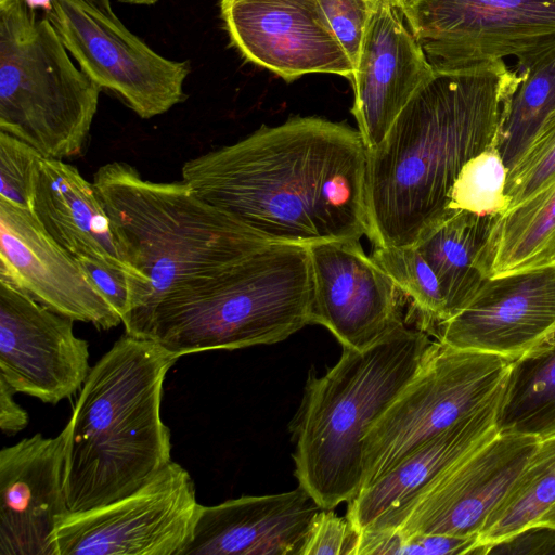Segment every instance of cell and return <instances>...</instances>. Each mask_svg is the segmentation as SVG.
I'll return each mask as SVG.
<instances>
[{"instance_id": "cell-1", "label": "cell", "mask_w": 555, "mask_h": 555, "mask_svg": "<svg viewBox=\"0 0 555 555\" xmlns=\"http://www.w3.org/2000/svg\"><path fill=\"white\" fill-rule=\"evenodd\" d=\"M182 181L275 243L367 236V150L358 129L320 117L261 126L189 159Z\"/></svg>"}, {"instance_id": "cell-2", "label": "cell", "mask_w": 555, "mask_h": 555, "mask_svg": "<svg viewBox=\"0 0 555 555\" xmlns=\"http://www.w3.org/2000/svg\"><path fill=\"white\" fill-rule=\"evenodd\" d=\"M434 70L367 151L373 248L415 246L451 214L455 180L468 160L496 144L503 108L521 81L503 60Z\"/></svg>"}, {"instance_id": "cell-3", "label": "cell", "mask_w": 555, "mask_h": 555, "mask_svg": "<svg viewBox=\"0 0 555 555\" xmlns=\"http://www.w3.org/2000/svg\"><path fill=\"white\" fill-rule=\"evenodd\" d=\"M178 359L151 339L125 333L91 367L64 427L69 512L126 496L172 461L160 405L166 375Z\"/></svg>"}, {"instance_id": "cell-4", "label": "cell", "mask_w": 555, "mask_h": 555, "mask_svg": "<svg viewBox=\"0 0 555 555\" xmlns=\"http://www.w3.org/2000/svg\"><path fill=\"white\" fill-rule=\"evenodd\" d=\"M93 184L128 262L145 283L141 306L122 321L130 336L169 293L275 244L183 181L153 182L113 162L99 168Z\"/></svg>"}, {"instance_id": "cell-5", "label": "cell", "mask_w": 555, "mask_h": 555, "mask_svg": "<svg viewBox=\"0 0 555 555\" xmlns=\"http://www.w3.org/2000/svg\"><path fill=\"white\" fill-rule=\"evenodd\" d=\"M431 341L405 322L365 350L343 347L324 375H310L291 423L294 474L323 509L361 490L363 438L414 377Z\"/></svg>"}, {"instance_id": "cell-6", "label": "cell", "mask_w": 555, "mask_h": 555, "mask_svg": "<svg viewBox=\"0 0 555 555\" xmlns=\"http://www.w3.org/2000/svg\"><path fill=\"white\" fill-rule=\"evenodd\" d=\"M308 247L275 243L165 296L134 337L179 358L282 341L311 324Z\"/></svg>"}, {"instance_id": "cell-7", "label": "cell", "mask_w": 555, "mask_h": 555, "mask_svg": "<svg viewBox=\"0 0 555 555\" xmlns=\"http://www.w3.org/2000/svg\"><path fill=\"white\" fill-rule=\"evenodd\" d=\"M100 87L26 0H0V131L63 159L82 151Z\"/></svg>"}, {"instance_id": "cell-8", "label": "cell", "mask_w": 555, "mask_h": 555, "mask_svg": "<svg viewBox=\"0 0 555 555\" xmlns=\"http://www.w3.org/2000/svg\"><path fill=\"white\" fill-rule=\"evenodd\" d=\"M513 362L433 340L414 377L363 438L361 490L500 396Z\"/></svg>"}, {"instance_id": "cell-9", "label": "cell", "mask_w": 555, "mask_h": 555, "mask_svg": "<svg viewBox=\"0 0 555 555\" xmlns=\"http://www.w3.org/2000/svg\"><path fill=\"white\" fill-rule=\"evenodd\" d=\"M434 69L514 56L521 72L555 44V0H397Z\"/></svg>"}, {"instance_id": "cell-10", "label": "cell", "mask_w": 555, "mask_h": 555, "mask_svg": "<svg viewBox=\"0 0 555 555\" xmlns=\"http://www.w3.org/2000/svg\"><path fill=\"white\" fill-rule=\"evenodd\" d=\"M67 51L101 90L141 118H152L184 101L189 62L168 60L132 34L111 0H51L43 12Z\"/></svg>"}, {"instance_id": "cell-11", "label": "cell", "mask_w": 555, "mask_h": 555, "mask_svg": "<svg viewBox=\"0 0 555 555\" xmlns=\"http://www.w3.org/2000/svg\"><path fill=\"white\" fill-rule=\"evenodd\" d=\"M201 505L194 480L170 461L132 493L68 512L52 537L54 555H183Z\"/></svg>"}, {"instance_id": "cell-12", "label": "cell", "mask_w": 555, "mask_h": 555, "mask_svg": "<svg viewBox=\"0 0 555 555\" xmlns=\"http://www.w3.org/2000/svg\"><path fill=\"white\" fill-rule=\"evenodd\" d=\"M451 347L517 361L555 341V261L486 278L430 333Z\"/></svg>"}, {"instance_id": "cell-13", "label": "cell", "mask_w": 555, "mask_h": 555, "mask_svg": "<svg viewBox=\"0 0 555 555\" xmlns=\"http://www.w3.org/2000/svg\"><path fill=\"white\" fill-rule=\"evenodd\" d=\"M313 280L311 324L325 326L343 347L365 350L405 323V299L360 238L307 245Z\"/></svg>"}, {"instance_id": "cell-14", "label": "cell", "mask_w": 555, "mask_h": 555, "mask_svg": "<svg viewBox=\"0 0 555 555\" xmlns=\"http://www.w3.org/2000/svg\"><path fill=\"white\" fill-rule=\"evenodd\" d=\"M220 13L242 55L286 81L310 73L352 80L354 66L319 0H221Z\"/></svg>"}, {"instance_id": "cell-15", "label": "cell", "mask_w": 555, "mask_h": 555, "mask_svg": "<svg viewBox=\"0 0 555 555\" xmlns=\"http://www.w3.org/2000/svg\"><path fill=\"white\" fill-rule=\"evenodd\" d=\"M73 323L0 281V377L14 392L56 404L81 389L89 344Z\"/></svg>"}, {"instance_id": "cell-16", "label": "cell", "mask_w": 555, "mask_h": 555, "mask_svg": "<svg viewBox=\"0 0 555 555\" xmlns=\"http://www.w3.org/2000/svg\"><path fill=\"white\" fill-rule=\"evenodd\" d=\"M539 441L533 435L500 431L439 476L393 530L402 534L478 535Z\"/></svg>"}, {"instance_id": "cell-17", "label": "cell", "mask_w": 555, "mask_h": 555, "mask_svg": "<svg viewBox=\"0 0 555 555\" xmlns=\"http://www.w3.org/2000/svg\"><path fill=\"white\" fill-rule=\"evenodd\" d=\"M0 281L74 321L109 330L121 317L33 214L0 198Z\"/></svg>"}, {"instance_id": "cell-18", "label": "cell", "mask_w": 555, "mask_h": 555, "mask_svg": "<svg viewBox=\"0 0 555 555\" xmlns=\"http://www.w3.org/2000/svg\"><path fill=\"white\" fill-rule=\"evenodd\" d=\"M397 0H373L352 77L351 109L367 151L376 147L434 74Z\"/></svg>"}, {"instance_id": "cell-19", "label": "cell", "mask_w": 555, "mask_h": 555, "mask_svg": "<svg viewBox=\"0 0 555 555\" xmlns=\"http://www.w3.org/2000/svg\"><path fill=\"white\" fill-rule=\"evenodd\" d=\"M66 430L24 438L0 451V555H54L52 537L69 511L64 490Z\"/></svg>"}, {"instance_id": "cell-20", "label": "cell", "mask_w": 555, "mask_h": 555, "mask_svg": "<svg viewBox=\"0 0 555 555\" xmlns=\"http://www.w3.org/2000/svg\"><path fill=\"white\" fill-rule=\"evenodd\" d=\"M502 395L418 446L360 490L347 507L346 517L353 527L360 532L397 529L420 495L439 476L500 433L498 415Z\"/></svg>"}, {"instance_id": "cell-21", "label": "cell", "mask_w": 555, "mask_h": 555, "mask_svg": "<svg viewBox=\"0 0 555 555\" xmlns=\"http://www.w3.org/2000/svg\"><path fill=\"white\" fill-rule=\"evenodd\" d=\"M322 509L305 488L201 505L183 555H299Z\"/></svg>"}, {"instance_id": "cell-22", "label": "cell", "mask_w": 555, "mask_h": 555, "mask_svg": "<svg viewBox=\"0 0 555 555\" xmlns=\"http://www.w3.org/2000/svg\"><path fill=\"white\" fill-rule=\"evenodd\" d=\"M30 212L75 258L95 260L126 271L145 287L142 276L128 262L93 182L87 181L75 166L62 159L41 158Z\"/></svg>"}, {"instance_id": "cell-23", "label": "cell", "mask_w": 555, "mask_h": 555, "mask_svg": "<svg viewBox=\"0 0 555 555\" xmlns=\"http://www.w3.org/2000/svg\"><path fill=\"white\" fill-rule=\"evenodd\" d=\"M555 261V181L499 216L477 257L485 278Z\"/></svg>"}, {"instance_id": "cell-24", "label": "cell", "mask_w": 555, "mask_h": 555, "mask_svg": "<svg viewBox=\"0 0 555 555\" xmlns=\"http://www.w3.org/2000/svg\"><path fill=\"white\" fill-rule=\"evenodd\" d=\"M498 217L453 209L415 245L439 281L449 318L486 279L477 267V257Z\"/></svg>"}, {"instance_id": "cell-25", "label": "cell", "mask_w": 555, "mask_h": 555, "mask_svg": "<svg viewBox=\"0 0 555 555\" xmlns=\"http://www.w3.org/2000/svg\"><path fill=\"white\" fill-rule=\"evenodd\" d=\"M501 433L555 435V341L514 361L498 415Z\"/></svg>"}, {"instance_id": "cell-26", "label": "cell", "mask_w": 555, "mask_h": 555, "mask_svg": "<svg viewBox=\"0 0 555 555\" xmlns=\"http://www.w3.org/2000/svg\"><path fill=\"white\" fill-rule=\"evenodd\" d=\"M555 504V435L540 439L504 498L487 518L478 538L489 548L534 525Z\"/></svg>"}, {"instance_id": "cell-27", "label": "cell", "mask_w": 555, "mask_h": 555, "mask_svg": "<svg viewBox=\"0 0 555 555\" xmlns=\"http://www.w3.org/2000/svg\"><path fill=\"white\" fill-rule=\"evenodd\" d=\"M518 73L521 81L503 108L496 137V149L508 170L555 109V44Z\"/></svg>"}, {"instance_id": "cell-28", "label": "cell", "mask_w": 555, "mask_h": 555, "mask_svg": "<svg viewBox=\"0 0 555 555\" xmlns=\"http://www.w3.org/2000/svg\"><path fill=\"white\" fill-rule=\"evenodd\" d=\"M371 256L411 301L409 317L415 318L416 326L430 335L449 318L439 281L415 246L374 247Z\"/></svg>"}, {"instance_id": "cell-29", "label": "cell", "mask_w": 555, "mask_h": 555, "mask_svg": "<svg viewBox=\"0 0 555 555\" xmlns=\"http://www.w3.org/2000/svg\"><path fill=\"white\" fill-rule=\"evenodd\" d=\"M508 169L496 144L468 160L450 194V209L480 216H501L509 208L505 193Z\"/></svg>"}, {"instance_id": "cell-30", "label": "cell", "mask_w": 555, "mask_h": 555, "mask_svg": "<svg viewBox=\"0 0 555 555\" xmlns=\"http://www.w3.org/2000/svg\"><path fill=\"white\" fill-rule=\"evenodd\" d=\"M487 555L478 535L361 531L357 555Z\"/></svg>"}, {"instance_id": "cell-31", "label": "cell", "mask_w": 555, "mask_h": 555, "mask_svg": "<svg viewBox=\"0 0 555 555\" xmlns=\"http://www.w3.org/2000/svg\"><path fill=\"white\" fill-rule=\"evenodd\" d=\"M555 181V109L508 170L505 193L513 208ZM507 209V210H508Z\"/></svg>"}, {"instance_id": "cell-32", "label": "cell", "mask_w": 555, "mask_h": 555, "mask_svg": "<svg viewBox=\"0 0 555 555\" xmlns=\"http://www.w3.org/2000/svg\"><path fill=\"white\" fill-rule=\"evenodd\" d=\"M42 157L29 144L0 131V198L30 211L35 179Z\"/></svg>"}, {"instance_id": "cell-33", "label": "cell", "mask_w": 555, "mask_h": 555, "mask_svg": "<svg viewBox=\"0 0 555 555\" xmlns=\"http://www.w3.org/2000/svg\"><path fill=\"white\" fill-rule=\"evenodd\" d=\"M360 534L347 517L322 508L311 521L299 555H357Z\"/></svg>"}, {"instance_id": "cell-34", "label": "cell", "mask_w": 555, "mask_h": 555, "mask_svg": "<svg viewBox=\"0 0 555 555\" xmlns=\"http://www.w3.org/2000/svg\"><path fill=\"white\" fill-rule=\"evenodd\" d=\"M353 66L359 57L373 0H319Z\"/></svg>"}, {"instance_id": "cell-35", "label": "cell", "mask_w": 555, "mask_h": 555, "mask_svg": "<svg viewBox=\"0 0 555 555\" xmlns=\"http://www.w3.org/2000/svg\"><path fill=\"white\" fill-rule=\"evenodd\" d=\"M496 555H555V527L534 524L493 544L488 552Z\"/></svg>"}, {"instance_id": "cell-36", "label": "cell", "mask_w": 555, "mask_h": 555, "mask_svg": "<svg viewBox=\"0 0 555 555\" xmlns=\"http://www.w3.org/2000/svg\"><path fill=\"white\" fill-rule=\"evenodd\" d=\"M14 390L0 377V428L13 436L28 425V413L13 399Z\"/></svg>"}, {"instance_id": "cell-37", "label": "cell", "mask_w": 555, "mask_h": 555, "mask_svg": "<svg viewBox=\"0 0 555 555\" xmlns=\"http://www.w3.org/2000/svg\"><path fill=\"white\" fill-rule=\"evenodd\" d=\"M535 524L555 527V504Z\"/></svg>"}, {"instance_id": "cell-38", "label": "cell", "mask_w": 555, "mask_h": 555, "mask_svg": "<svg viewBox=\"0 0 555 555\" xmlns=\"http://www.w3.org/2000/svg\"><path fill=\"white\" fill-rule=\"evenodd\" d=\"M124 3H130V4H144L150 5L156 3L158 0H119Z\"/></svg>"}]
</instances>
